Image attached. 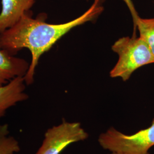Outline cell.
<instances>
[{"label": "cell", "mask_w": 154, "mask_h": 154, "mask_svg": "<svg viewBox=\"0 0 154 154\" xmlns=\"http://www.w3.org/2000/svg\"><path fill=\"white\" fill-rule=\"evenodd\" d=\"M100 0L93 4L82 16L71 21L61 24H51L40 18L34 19L30 11L23 14L16 23L0 34V48L13 55L24 48L30 50L32 61L25 75V81L30 85L34 81L35 69L41 56L72 28L96 18L103 11Z\"/></svg>", "instance_id": "1"}, {"label": "cell", "mask_w": 154, "mask_h": 154, "mask_svg": "<svg viewBox=\"0 0 154 154\" xmlns=\"http://www.w3.org/2000/svg\"><path fill=\"white\" fill-rule=\"evenodd\" d=\"M112 49L119 55L118 62L110 72L112 78L121 77L126 81L139 67L154 63V56L148 45L140 37L119 39Z\"/></svg>", "instance_id": "2"}, {"label": "cell", "mask_w": 154, "mask_h": 154, "mask_svg": "<svg viewBox=\"0 0 154 154\" xmlns=\"http://www.w3.org/2000/svg\"><path fill=\"white\" fill-rule=\"evenodd\" d=\"M99 145L111 152L118 154H149L154 146V118L147 128L126 135L110 127L98 138Z\"/></svg>", "instance_id": "3"}, {"label": "cell", "mask_w": 154, "mask_h": 154, "mask_svg": "<svg viewBox=\"0 0 154 154\" xmlns=\"http://www.w3.org/2000/svg\"><path fill=\"white\" fill-rule=\"evenodd\" d=\"M88 134L79 122L63 121L61 124L49 128L35 154H60L72 143L87 139Z\"/></svg>", "instance_id": "4"}, {"label": "cell", "mask_w": 154, "mask_h": 154, "mask_svg": "<svg viewBox=\"0 0 154 154\" xmlns=\"http://www.w3.org/2000/svg\"><path fill=\"white\" fill-rule=\"evenodd\" d=\"M36 0H1L0 13V34L11 28L23 14L33 7Z\"/></svg>", "instance_id": "5"}, {"label": "cell", "mask_w": 154, "mask_h": 154, "mask_svg": "<svg viewBox=\"0 0 154 154\" xmlns=\"http://www.w3.org/2000/svg\"><path fill=\"white\" fill-rule=\"evenodd\" d=\"M25 82L24 77H17L0 86V118L5 116L9 108L28 99V94L24 92Z\"/></svg>", "instance_id": "6"}, {"label": "cell", "mask_w": 154, "mask_h": 154, "mask_svg": "<svg viewBox=\"0 0 154 154\" xmlns=\"http://www.w3.org/2000/svg\"><path fill=\"white\" fill-rule=\"evenodd\" d=\"M30 65L25 60L14 57L0 48V86L17 77H25Z\"/></svg>", "instance_id": "7"}, {"label": "cell", "mask_w": 154, "mask_h": 154, "mask_svg": "<svg viewBox=\"0 0 154 154\" xmlns=\"http://www.w3.org/2000/svg\"><path fill=\"white\" fill-rule=\"evenodd\" d=\"M131 13L134 25H137L140 38L147 44L154 57V18L144 19L139 16L135 7L129 9Z\"/></svg>", "instance_id": "8"}, {"label": "cell", "mask_w": 154, "mask_h": 154, "mask_svg": "<svg viewBox=\"0 0 154 154\" xmlns=\"http://www.w3.org/2000/svg\"><path fill=\"white\" fill-rule=\"evenodd\" d=\"M20 150L19 143L14 137L7 136L0 138V154H14Z\"/></svg>", "instance_id": "9"}, {"label": "cell", "mask_w": 154, "mask_h": 154, "mask_svg": "<svg viewBox=\"0 0 154 154\" xmlns=\"http://www.w3.org/2000/svg\"><path fill=\"white\" fill-rule=\"evenodd\" d=\"M9 134V127L7 125L0 124V138L7 137Z\"/></svg>", "instance_id": "10"}, {"label": "cell", "mask_w": 154, "mask_h": 154, "mask_svg": "<svg viewBox=\"0 0 154 154\" xmlns=\"http://www.w3.org/2000/svg\"><path fill=\"white\" fill-rule=\"evenodd\" d=\"M122 1H123L125 2V4H126L127 5V6H128V9L131 8V7L134 6V4H133V3H132L131 0H122Z\"/></svg>", "instance_id": "11"}, {"label": "cell", "mask_w": 154, "mask_h": 154, "mask_svg": "<svg viewBox=\"0 0 154 154\" xmlns=\"http://www.w3.org/2000/svg\"><path fill=\"white\" fill-rule=\"evenodd\" d=\"M117 154V153H115V152H110V154Z\"/></svg>", "instance_id": "12"}, {"label": "cell", "mask_w": 154, "mask_h": 154, "mask_svg": "<svg viewBox=\"0 0 154 154\" xmlns=\"http://www.w3.org/2000/svg\"><path fill=\"white\" fill-rule=\"evenodd\" d=\"M104 1V0H100V2H102V1Z\"/></svg>", "instance_id": "13"}]
</instances>
